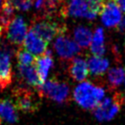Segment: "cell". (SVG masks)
Wrapping results in <instances>:
<instances>
[{"instance_id": "cell-18", "label": "cell", "mask_w": 125, "mask_h": 125, "mask_svg": "<svg viewBox=\"0 0 125 125\" xmlns=\"http://www.w3.org/2000/svg\"><path fill=\"white\" fill-rule=\"evenodd\" d=\"M89 71L94 75H103L109 66V62L99 56H92L87 61Z\"/></svg>"}, {"instance_id": "cell-12", "label": "cell", "mask_w": 125, "mask_h": 125, "mask_svg": "<svg viewBox=\"0 0 125 125\" xmlns=\"http://www.w3.org/2000/svg\"><path fill=\"white\" fill-rule=\"evenodd\" d=\"M68 73L74 81H84L89 73L87 62L80 57H74L68 62Z\"/></svg>"}, {"instance_id": "cell-28", "label": "cell", "mask_w": 125, "mask_h": 125, "mask_svg": "<svg viewBox=\"0 0 125 125\" xmlns=\"http://www.w3.org/2000/svg\"><path fill=\"white\" fill-rule=\"evenodd\" d=\"M124 49H125V40H124Z\"/></svg>"}, {"instance_id": "cell-17", "label": "cell", "mask_w": 125, "mask_h": 125, "mask_svg": "<svg viewBox=\"0 0 125 125\" xmlns=\"http://www.w3.org/2000/svg\"><path fill=\"white\" fill-rule=\"evenodd\" d=\"M93 56L102 57L105 52L104 47V32L102 27H97L92 34V40L89 45Z\"/></svg>"}, {"instance_id": "cell-27", "label": "cell", "mask_w": 125, "mask_h": 125, "mask_svg": "<svg viewBox=\"0 0 125 125\" xmlns=\"http://www.w3.org/2000/svg\"><path fill=\"white\" fill-rule=\"evenodd\" d=\"M4 32H5V30H4V28L1 26V24H0V39H1V37L4 35Z\"/></svg>"}, {"instance_id": "cell-13", "label": "cell", "mask_w": 125, "mask_h": 125, "mask_svg": "<svg viewBox=\"0 0 125 125\" xmlns=\"http://www.w3.org/2000/svg\"><path fill=\"white\" fill-rule=\"evenodd\" d=\"M53 64H54L53 57L49 50H47L44 54L35 58L34 68L38 74V77H39L41 83H43L47 79V76L49 74L50 69L53 67Z\"/></svg>"}, {"instance_id": "cell-29", "label": "cell", "mask_w": 125, "mask_h": 125, "mask_svg": "<svg viewBox=\"0 0 125 125\" xmlns=\"http://www.w3.org/2000/svg\"><path fill=\"white\" fill-rule=\"evenodd\" d=\"M33 1H34V0H33Z\"/></svg>"}, {"instance_id": "cell-19", "label": "cell", "mask_w": 125, "mask_h": 125, "mask_svg": "<svg viewBox=\"0 0 125 125\" xmlns=\"http://www.w3.org/2000/svg\"><path fill=\"white\" fill-rule=\"evenodd\" d=\"M92 31L83 25H78L73 31V39L79 48L86 49L89 47L92 40Z\"/></svg>"}, {"instance_id": "cell-3", "label": "cell", "mask_w": 125, "mask_h": 125, "mask_svg": "<svg viewBox=\"0 0 125 125\" xmlns=\"http://www.w3.org/2000/svg\"><path fill=\"white\" fill-rule=\"evenodd\" d=\"M37 95L40 98H48L60 104L67 103L70 97V88L66 82L53 77L45 80L37 89Z\"/></svg>"}, {"instance_id": "cell-24", "label": "cell", "mask_w": 125, "mask_h": 125, "mask_svg": "<svg viewBox=\"0 0 125 125\" xmlns=\"http://www.w3.org/2000/svg\"><path fill=\"white\" fill-rule=\"evenodd\" d=\"M117 29L120 31V32H125V18H122L119 21V23L116 25Z\"/></svg>"}, {"instance_id": "cell-16", "label": "cell", "mask_w": 125, "mask_h": 125, "mask_svg": "<svg viewBox=\"0 0 125 125\" xmlns=\"http://www.w3.org/2000/svg\"><path fill=\"white\" fill-rule=\"evenodd\" d=\"M64 0H35L34 6L38 11V15L54 16L57 10L62 7Z\"/></svg>"}, {"instance_id": "cell-14", "label": "cell", "mask_w": 125, "mask_h": 125, "mask_svg": "<svg viewBox=\"0 0 125 125\" xmlns=\"http://www.w3.org/2000/svg\"><path fill=\"white\" fill-rule=\"evenodd\" d=\"M18 76L21 83L34 88L35 90L42 84L34 66L32 65H18Z\"/></svg>"}, {"instance_id": "cell-30", "label": "cell", "mask_w": 125, "mask_h": 125, "mask_svg": "<svg viewBox=\"0 0 125 125\" xmlns=\"http://www.w3.org/2000/svg\"><path fill=\"white\" fill-rule=\"evenodd\" d=\"M70 1H71V0H70Z\"/></svg>"}, {"instance_id": "cell-26", "label": "cell", "mask_w": 125, "mask_h": 125, "mask_svg": "<svg viewBox=\"0 0 125 125\" xmlns=\"http://www.w3.org/2000/svg\"><path fill=\"white\" fill-rule=\"evenodd\" d=\"M7 1H8V0H0V11H1V9L4 7V5L7 3Z\"/></svg>"}, {"instance_id": "cell-10", "label": "cell", "mask_w": 125, "mask_h": 125, "mask_svg": "<svg viewBox=\"0 0 125 125\" xmlns=\"http://www.w3.org/2000/svg\"><path fill=\"white\" fill-rule=\"evenodd\" d=\"M61 16L63 18L70 17H80L88 20H94L96 17L90 12L86 0H71L67 5H63L60 10Z\"/></svg>"}, {"instance_id": "cell-2", "label": "cell", "mask_w": 125, "mask_h": 125, "mask_svg": "<svg viewBox=\"0 0 125 125\" xmlns=\"http://www.w3.org/2000/svg\"><path fill=\"white\" fill-rule=\"evenodd\" d=\"M43 40L49 43L60 34L65 33L66 26L62 21L54 19V16L37 15L30 24V28Z\"/></svg>"}, {"instance_id": "cell-6", "label": "cell", "mask_w": 125, "mask_h": 125, "mask_svg": "<svg viewBox=\"0 0 125 125\" xmlns=\"http://www.w3.org/2000/svg\"><path fill=\"white\" fill-rule=\"evenodd\" d=\"M54 49L62 61L69 62L77 54L80 53L79 46L73 39L65 35V33L60 34L56 37L54 43Z\"/></svg>"}, {"instance_id": "cell-5", "label": "cell", "mask_w": 125, "mask_h": 125, "mask_svg": "<svg viewBox=\"0 0 125 125\" xmlns=\"http://www.w3.org/2000/svg\"><path fill=\"white\" fill-rule=\"evenodd\" d=\"M123 103L124 97L122 94L115 93L110 98H104L94 109V114L99 121H108L117 114Z\"/></svg>"}, {"instance_id": "cell-15", "label": "cell", "mask_w": 125, "mask_h": 125, "mask_svg": "<svg viewBox=\"0 0 125 125\" xmlns=\"http://www.w3.org/2000/svg\"><path fill=\"white\" fill-rule=\"evenodd\" d=\"M5 120L7 123H16L19 119L18 111L10 99L0 100V120Z\"/></svg>"}, {"instance_id": "cell-9", "label": "cell", "mask_w": 125, "mask_h": 125, "mask_svg": "<svg viewBox=\"0 0 125 125\" xmlns=\"http://www.w3.org/2000/svg\"><path fill=\"white\" fill-rule=\"evenodd\" d=\"M103 23L109 28L115 27L122 19L121 10L115 0H105L100 12Z\"/></svg>"}, {"instance_id": "cell-21", "label": "cell", "mask_w": 125, "mask_h": 125, "mask_svg": "<svg viewBox=\"0 0 125 125\" xmlns=\"http://www.w3.org/2000/svg\"><path fill=\"white\" fill-rule=\"evenodd\" d=\"M15 55L19 65H32V63H34L35 57L21 46L18 47Z\"/></svg>"}, {"instance_id": "cell-23", "label": "cell", "mask_w": 125, "mask_h": 125, "mask_svg": "<svg viewBox=\"0 0 125 125\" xmlns=\"http://www.w3.org/2000/svg\"><path fill=\"white\" fill-rule=\"evenodd\" d=\"M86 1H87L90 12L95 17H97V15L100 14V12L103 8V5L105 2V0H86Z\"/></svg>"}, {"instance_id": "cell-4", "label": "cell", "mask_w": 125, "mask_h": 125, "mask_svg": "<svg viewBox=\"0 0 125 125\" xmlns=\"http://www.w3.org/2000/svg\"><path fill=\"white\" fill-rule=\"evenodd\" d=\"M40 97L25 87H17L12 91L11 101L17 109L25 113H33L39 109Z\"/></svg>"}, {"instance_id": "cell-8", "label": "cell", "mask_w": 125, "mask_h": 125, "mask_svg": "<svg viewBox=\"0 0 125 125\" xmlns=\"http://www.w3.org/2000/svg\"><path fill=\"white\" fill-rule=\"evenodd\" d=\"M12 51L6 46L0 47V89L4 90L10 86L13 80V70L11 63Z\"/></svg>"}, {"instance_id": "cell-11", "label": "cell", "mask_w": 125, "mask_h": 125, "mask_svg": "<svg viewBox=\"0 0 125 125\" xmlns=\"http://www.w3.org/2000/svg\"><path fill=\"white\" fill-rule=\"evenodd\" d=\"M48 43L43 40L40 36H38L34 31L31 29L27 30L24 40L22 42L21 47L28 51L33 56H40L47 51Z\"/></svg>"}, {"instance_id": "cell-20", "label": "cell", "mask_w": 125, "mask_h": 125, "mask_svg": "<svg viewBox=\"0 0 125 125\" xmlns=\"http://www.w3.org/2000/svg\"><path fill=\"white\" fill-rule=\"evenodd\" d=\"M125 79V69L112 67L107 71V86L110 90L116 89Z\"/></svg>"}, {"instance_id": "cell-1", "label": "cell", "mask_w": 125, "mask_h": 125, "mask_svg": "<svg viewBox=\"0 0 125 125\" xmlns=\"http://www.w3.org/2000/svg\"><path fill=\"white\" fill-rule=\"evenodd\" d=\"M105 91L101 85L90 81L80 82L73 90L74 101L85 109H95L104 98Z\"/></svg>"}, {"instance_id": "cell-7", "label": "cell", "mask_w": 125, "mask_h": 125, "mask_svg": "<svg viewBox=\"0 0 125 125\" xmlns=\"http://www.w3.org/2000/svg\"><path fill=\"white\" fill-rule=\"evenodd\" d=\"M27 32V24L23 18L18 16L14 17L9 25L7 26L4 34L9 43L21 47L24 40V37Z\"/></svg>"}, {"instance_id": "cell-22", "label": "cell", "mask_w": 125, "mask_h": 125, "mask_svg": "<svg viewBox=\"0 0 125 125\" xmlns=\"http://www.w3.org/2000/svg\"><path fill=\"white\" fill-rule=\"evenodd\" d=\"M11 6L18 11H28L33 3V0H8Z\"/></svg>"}, {"instance_id": "cell-25", "label": "cell", "mask_w": 125, "mask_h": 125, "mask_svg": "<svg viewBox=\"0 0 125 125\" xmlns=\"http://www.w3.org/2000/svg\"><path fill=\"white\" fill-rule=\"evenodd\" d=\"M115 1H116L117 5L119 6L120 10L125 12V0H115Z\"/></svg>"}]
</instances>
